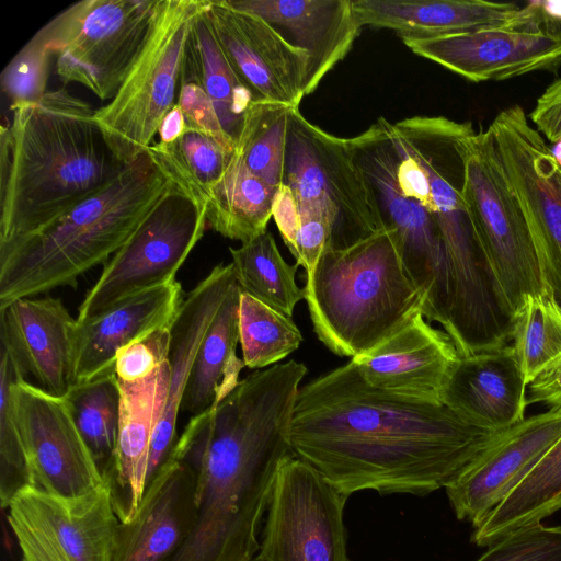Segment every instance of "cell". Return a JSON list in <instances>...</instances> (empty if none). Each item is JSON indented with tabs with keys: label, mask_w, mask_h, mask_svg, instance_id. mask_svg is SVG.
<instances>
[{
	"label": "cell",
	"mask_w": 561,
	"mask_h": 561,
	"mask_svg": "<svg viewBox=\"0 0 561 561\" xmlns=\"http://www.w3.org/2000/svg\"><path fill=\"white\" fill-rule=\"evenodd\" d=\"M497 433L442 401L375 388L350 360L299 389L290 443L347 497L364 490L423 496L460 478Z\"/></svg>",
	"instance_id": "cell-1"
},
{
	"label": "cell",
	"mask_w": 561,
	"mask_h": 561,
	"mask_svg": "<svg viewBox=\"0 0 561 561\" xmlns=\"http://www.w3.org/2000/svg\"><path fill=\"white\" fill-rule=\"evenodd\" d=\"M307 367L294 359L256 370L217 405L192 416L171 458L196 476L194 528L170 561H250L283 465Z\"/></svg>",
	"instance_id": "cell-2"
},
{
	"label": "cell",
	"mask_w": 561,
	"mask_h": 561,
	"mask_svg": "<svg viewBox=\"0 0 561 561\" xmlns=\"http://www.w3.org/2000/svg\"><path fill=\"white\" fill-rule=\"evenodd\" d=\"M0 131V244L47 225L125 169L94 119L67 89L10 107Z\"/></svg>",
	"instance_id": "cell-3"
},
{
	"label": "cell",
	"mask_w": 561,
	"mask_h": 561,
	"mask_svg": "<svg viewBox=\"0 0 561 561\" xmlns=\"http://www.w3.org/2000/svg\"><path fill=\"white\" fill-rule=\"evenodd\" d=\"M148 151L106 186L39 229L0 244V308L72 286L105 264L172 186Z\"/></svg>",
	"instance_id": "cell-4"
},
{
	"label": "cell",
	"mask_w": 561,
	"mask_h": 561,
	"mask_svg": "<svg viewBox=\"0 0 561 561\" xmlns=\"http://www.w3.org/2000/svg\"><path fill=\"white\" fill-rule=\"evenodd\" d=\"M304 289L318 339L341 357L373 350L423 313L424 297L405 270L398 234L386 227L324 251Z\"/></svg>",
	"instance_id": "cell-5"
},
{
	"label": "cell",
	"mask_w": 561,
	"mask_h": 561,
	"mask_svg": "<svg viewBox=\"0 0 561 561\" xmlns=\"http://www.w3.org/2000/svg\"><path fill=\"white\" fill-rule=\"evenodd\" d=\"M205 0H159L145 43L111 101L94 119L115 156L129 163L146 152L178 103L182 61Z\"/></svg>",
	"instance_id": "cell-6"
},
{
	"label": "cell",
	"mask_w": 561,
	"mask_h": 561,
	"mask_svg": "<svg viewBox=\"0 0 561 561\" xmlns=\"http://www.w3.org/2000/svg\"><path fill=\"white\" fill-rule=\"evenodd\" d=\"M461 149L463 197L499 298L512 316L524 296L546 289L530 230L490 127L463 138Z\"/></svg>",
	"instance_id": "cell-7"
},
{
	"label": "cell",
	"mask_w": 561,
	"mask_h": 561,
	"mask_svg": "<svg viewBox=\"0 0 561 561\" xmlns=\"http://www.w3.org/2000/svg\"><path fill=\"white\" fill-rule=\"evenodd\" d=\"M283 184L299 209L329 220L332 232L327 250L346 249L385 228L346 139L310 123L299 107L289 114Z\"/></svg>",
	"instance_id": "cell-8"
},
{
	"label": "cell",
	"mask_w": 561,
	"mask_h": 561,
	"mask_svg": "<svg viewBox=\"0 0 561 561\" xmlns=\"http://www.w3.org/2000/svg\"><path fill=\"white\" fill-rule=\"evenodd\" d=\"M159 0H82L39 31L64 83H79L111 101L135 62Z\"/></svg>",
	"instance_id": "cell-9"
},
{
	"label": "cell",
	"mask_w": 561,
	"mask_h": 561,
	"mask_svg": "<svg viewBox=\"0 0 561 561\" xmlns=\"http://www.w3.org/2000/svg\"><path fill=\"white\" fill-rule=\"evenodd\" d=\"M346 144L368 181L383 227L398 234L405 270L424 297V317L444 327L448 293L444 241L432 214L399 185L387 119L378 118L357 136L346 138Z\"/></svg>",
	"instance_id": "cell-10"
},
{
	"label": "cell",
	"mask_w": 561,
	"mask_h": 561,
	"mask_svg": "<svg viewBox=\"0 0 561 561\" xmlns=\"http://www.w3.org/2000/svg\"><path fill=\"white\" fill-rule=\"evenodd\" d=\"M206 226V207L173 183L127 242L104 264L78 309L77 321L176 280L178 271L204 236Z\"/></svg>",
	"instance_id": "cell-11"
},
{
	"label": "cell",
	"mask_w": 561,
	"mask_h": 561,
	"mask_svg": "<svg viewBox=\"0 0 561 561\" xmlns=\"http://www.w3.org/2000/svg\"><path fill=\"white\" fill-rule=\"evenodd\" d=\"M5 510L21 561L113 560L121 522L106 481L78 496L26 486Z\"/></svg>",
	"instance_id": "cell-12"
},
{
	"label": "cell",
	"mask_w": 561,
	"mask_h": 561,
	"mask_svg": "<svg viewBox=\"0 0 561 561\" xmlns=\"http://www.w3.org/2000/svg\"><path fill=\"white\" fill-rule=\"evenodd\" d=\"M416 55L473 82L506 80L561 64V30L541 1L503 25L434 36H400Z\"/></svg>",
	"instance_id": "cell-13"
},
{
	"label": "cell",
	"mask_w": 561,
	"mask_h": 561,
	"mask_svg": "<svg viewBox=\"0 0 561 561\" xmlns=\"http://www.w3.org/2000/svg\"><path fill=\"white\" fill-rule=\"evenodd\" d=\"M347 496L308 462L282 467L260 542L262 561H350L343 514Z\"/></svg>",
	"instance_id": "cell-14"
},
{
	"label": "cell",
	"mask_w": 561,
	"mask_h": 561,
	"mask_svg": "<svg viewBox=\"0 0 561 561\" xmlns=\"http://www.w3.org/2000/svg\"><path fill=\"white\" fill-rule=\"evenodd\" d=\"M13 394L30 458L32 486L78 496L105 482L64 397L53 396L26 379L14 383Z\"/></svg>",
	"instance_id": "cell-15"
},
{
	"label": "cell",
	"mask_w": 561,
	"mask_h": 561,
	"mask_svg": "<svg viewBox=\"0 0 561 561\" xmlns=\"http://www.w3.org/2000/svg\"><path fill=\"white\" fill-rule=\"evenodd\" d=\"M206 12L226 59L254 102L299 107L306 96L307 55L260 16L225 0H207Z\"/></svg>",
	"instance_id": "cell-16"
},
{
	"label": "cell",
	"mask_w": 561,
	"mask_h": 561,
	"mask_svg": "<svg viewBox=\"0 0 561 561\" xmlns=\"http://www.w3.org/2000/svg\"><path fill=\"white\" fill-rule=\"evenodd\" d=\"M561 437V413L545 411L497 433L468 470L445 490L460 520L478 528Z\"/></svg>",
	"instance_id": "cell-17"
},
{
	"label": "cell",
	"mask_w": 561,
	"mask_h": 561,
	"mask_svg": "<svg viewBox=\"0 0 561 561\" xmlns=\"http://www.w3.org/2000/svg\"><path fill=\"white\" fill-rule=\"evenodd\" d=\"M77 320L50 296L19 298L0 308V340L26 376L56 397L75 385Z\"/></svg>",
	"instance_id": "cell-18"
},
{
	"label": "cell",
	"mask_w": 561,
	"mask_h": 561,
	"mask_svg": "<svg viewBox=\"0 0 561 561\" xmlns=\"http://www.w3.org/2000/svg\"><path fill=\"white\" fill-rule=\"evenodd\" d=\"M458 358L448 334L432 327L419 312L391 336L351 362L375 388L440 401L443 387Z\"/></svg>",
	"instance_id": "cell-19"
},
{
	"label": "cell",
	"mask_w": 561,
	"mask_h": 561,
	"mask_svg": "<svg viewBox=\"0 0 561 561\" xmlns=\"http://www.w3.org/2000/svg\"><path fill=\"white\" fill-rule=\"evenodd\" d=\"M197 516L196 476L171 458L146 488L128 523H119L112 561H170L190 537Z\"/></svg>",
	"instance_id": "cell-20"
},
{
	"label": "cell",
	"mask_w": 561,
	"mask_h": 561,
	"mask_svg": "<svg viewBox=\"0 0 561 561\" xmlns=\"http://www.w3.org/2000/svg\"><path fill=\"white\" fill-rule=\"evenodd\" d=\"M225 1L233 9L260 16L289 45L307 55L306 95L346 56L362 30L353 0Z\"/></svg>",
	"instance_id": "cell-21"
},
{
	"label": "cell",
	"mask_w": 561,
	"mask_h": 561,
	"mask_svg": "<svg viewBox=\"0 0 561 561\" xmlns=\"http://www.w3.org/2000/svg\"><path fill=\"white\" fill-rule=\"evenodd\" d=\"M234 283L232 264H219L183 298L171 328L167 401L151 442L147 486L172 457L179 438L178 416L196 353Z\"/></svg>",
	"instance_id": "cell-22"
},
{
	"label": "cell",
	"mask_w": 561,
	"mask_h": 561,
	"mask_svg": "<svg viewBox=\"0 0 561 561\" xmlns=\"http://www.w3.org/2000/svg\"><path fill=\"white\" fill-rule=\"evenodd\" d=\"M183 298L181 284L174 280L118 301L88 320L77 321L75 383L113 370L123 348L172 325Z\"/></svg>",
	"instance_id": "cell-23"
},
{
	"label": "cell",
	"mask_w": 561,
	"mask_h": 561,
	"mask_svg": "<svg viewBox=\"0 0 561 561\" xmlns=\"http://www.w3.org/2000/svg\"><path fill=\"white\" fill-rule=\"evenodd\" d=\"M527 387L506 345L459 356L443 387L440 401L470 423L501 432L525 420Z\"/></svg>",
	"instance_id": "cell-24"
},
{
	"label": "cell",
	"mask_w": 561,
	"mask_h": 561,
	"mask_svg": "<svg viewBox=\"0 0 561 561\" xmlns=\"http://www.w3.org/2000/svg\"><path fill=\"white\" fill-rule=\"evenodd\" d=\"M169 362L145 379L119 382V425L115 463L105 480L121 523L136 515L147 486L152 437L168 393Z\"/></svg>",
	"instance_id": "cell-25"
},
{
	"label": "cell",
	"mask_w": 561,
	"mask_h": 561,
	"mask_svg": "<svg viewBox=\"0 0 561 561\" xmlns=\"http://www.w3.org/2000/svg\"><path fill=\"white\" fill-rule=\"evenodd\" d=\"M505 174L528 224L545 288L561 306V169L539 147L511 160Z\"/></svg>",
	"instance_id": "cell-26"
},
{
	"label": "cell",
	"mask_w": 561,
	"mask_h": 561,
	"mask_svg": "<svg viewBox=\"0 0 561 561\" xmlns=\"http://www.w3.org/2000/svg\"><path fill=\"white\" fill-rule=\"evenodd\" d=\"M358 24L400 36H434L506 24L525 7L482 0H353Z\"/></svg>",
	"instance_id": "cell-27"
},
{
	"label": "cell",
	"mask_w": 561,
	"mask_h": 561,
	"mask_svg": "<svg viewBox=\"0 0 561 561\" xmlns=\"http://www.w3.org/2000/svg\"><path fill=\"white\" fill-rule=\"evenodd\" d=\"M240 288L231 286L196 353L181 410L192 416L217 405L239 383L244 363L236 355L239 342Z\"/></svg>",
	"instance_id": "cell-28"
},
{
	"label": "cell",
	"mask_w": 561,
	"mask_h": 561,
	"mask_svg": "<svg viewBox=\"0 0 561 561\" xmlns=\"http://www.w3.org/2000/svg\"><path fill=\"white\" fill-rule=\"evenodd\" d=\"M207 0L195 16L184 48L181 82H194L209 98L225 134L237 145L251 92L226 59L209 23Z\"/></svg>",
	"instance_id": "cell-29"
},
{
	"label": "cell",
	"mask_w": 561,
	"mask_h": 561,
	"mask_svg": "<svg viewBox=\"0 0 561 561\" xmlns=\"http://www.w3.org/2000/svg\"><path fill=\"white\" fill-rule=\"evenodd\" d=\"M276 192L236 151L206 203L207 224L225 238L248 242L267 230Z\"/></svg>",
	"instance_id": "cell-30"
},
{
	"label": "cell",
	"mask_w": 561,
	"mask_h": 561,
	"mask_svg": "<svg viewBox=\"0 0 561 561\" xmlns=\"http://www.w3.org/2000/svg\"><path fill=\"white\" fill-rule=\"evenodd\" d=\"M560 510L561 437L523 482L474 528L471 540L477 546H491L514 530L540 524Z\"/></svg>",
	"instance_id": "cell-31"
},
{
	"label": "cell",
	"mask_w": 561,
	"mask_h": 561,
	"mask_svg": "<svg viewBox=\"0 0 561 561\" xmlns=\"http://www.w3.org/2000/svg\"><path fill=\"white\" fill-rule=\"evenodd\" d=\"M236 150L187 126L174 141H153L147 151L173 183L206 207L211 190L226 172Z\"/></svg>",
	"instance_id": "cell-32"
},
{
	"label": "cell",
	"mask_w": 561,
	"mask_h": 561,
	"mask_svg": "<svg viewBox=\"0 0 561 561\" xmlns=\"http://www.w3.org/2000/svg\"><path fill=\"white\" fill-rule=\"evenodd\" d=\"M229 250L240 290L293 318L296 305L305 299V289L296 282L298 265L284 260L273 234L266 230Z\"/></svg>",
	"instance_id": "cell-33"
},
{
	"label": "cell",
	"mask_w": 561,
	"mask_h": 561,
	"mask_svg": "<svg viewBox=\"0 0 561 561\" xmlns=\"http://www.w3.org/2000/svg\"><path fill=\"white\" fill-rule=\"evenodd\" d=\"M77 428L107 480L115 463L119 425V382L115 370L75 383L64 396Z\"/></svg>",
	"instance_id": "cell-34"
},
{
	"label": "cell",
	"mask_w": 561,
	"mask_h": 561,
	"mask_svg": "<svg viewBox=\"0 0 561 561\" xmlns=\"http://www.w3.org/2000/svg\"><path fill=\"white\" fill-rule=\"evenodd\" d=\"M508 345L527 385L561 360V306L549 290L523 297Z\"/></svg>",
	"instance_id": "cell-35"
},
{
	"label": "cell",
	"mask_w": 561,
	"mask_h": 561,
	"mask_svg": "<svg viewBox=\"0 0 561 561\" xmlns=\"http://www.w3.org/2000/svg\"><path fill=\"white\" fill-rule=\"evenodd\" d=\"M294 106L252 102L245 113L237 153L245 167L270 185L283 184L287 127Z\"/></svg>",
	"instance_id": "cell-36"
},
{
	"label": "cell",
	"mask_w": 561,
	"mask_h": 561,
	"mask_svg": "<svg viewBox=\"0 0 561 561\" xmlns=\"http://www.w3.org/2000/svg\"><path fill=\"white\" fill-rule=\"evenodd\" d=\"M0 356V501L5 510L21 490L33 485V476L13 394L14 383L26 375L2 341Z\"/></svg>",
	"instance_id": "cell-37"
},
{
	"label": "cell",
	"mask_w": 561,
	"mask_h": 561,
	"mask_svg": "<svg viewBox=\"0 0 561 561\" xmlns=\"http://www.w3.org/2000/svg\"><path fill=\"white\" fill-rule=\"evenodd\" d=\"M302 340L291 317L240 293L239 342L245 367L260 369L278 364L296 351Z\"/></svg>",
	"instance_id": "cell-38"
},
{
	"label": "cell",
	"mask_w": 561,
	"mask_h": 561,
	"mask_svg": "<svg viewBox=\"0 0 561 561\" xmlns=\"http://www.w3.org/2000/svg\"><path fill=\"white\" fill-rule=\"evenodd\" d=\"M53 53L38 30L3 69L2 92L11 101L10 107L39 102L47 90L49 62Z\"/></svg>",
	"instance_id": "cell-39"
},
{
	"label": "cell",
	"mask_w": 561,
	"mask_h": 561,
	"mask_svg": "<svg viewBox=\"0 0 561 561\" xmlns=\"http://www.w3.org/2000/svg\"><path fill=\"white\" fill-rule=\"evenodd\" d=\"M477 561H561V527L540 523L514 530Z\"/></svg>",
	"instance_id": "cell-40"
},
{
	"label": "cell",
	"mask_w": 561,
	"mask_h": 561,
	"mask_svg": "<svg viewBox=\"0 0 561 561\" xmlns=\"http://www.w3.org/2000/svg\"><path fill=\"white\" fill-rule=\"evenodd\" d=\"M172 325L161 328L123 348L116 356L114 370L122 382L147 378L169 362Z\"/></svg>",
	"instance_id": "cell-41"
},
{
	"label": "cell",
	"mask_w": 561,
	"mask_h": 561,
	"mask_svg": "<svg viewBox=\"0 0 561 561\" xmlns=\"http://www.w3.org/2000/svg\"><path fill=\"white\" fill-rule=\"evenodd\" d=\"M176 104L181 107L188 127L215 138L227 147L237 148L225 134L209 98L199 85L188 81L181 82Z\"/></svg>",
	"instance_id": "cell-42"
},
{
	"label": "cell",
	"mask_w": 561,
	"mask_h": 561,
	"mask_svg": "<svg viewBox=\"0 0 561 561\" xmlns=\"http://www.w3.org/2000/svg\"><path fill=\"white\" fill-rule=\"evenodd\" d=\"M529 117L547 140L552 144L561 140V78L546 88Z\"/></svg>",
	"instance_id": "cell-43"
},
{
	"label": "cell",
	"mask_w": 561,
	"mask_h": 561,
	"mask_svg": "<svg viewBox=\"0 0 561 561\" xmlns=\"http://www.w3.org/2000/svg\"><path fill=\"white\" fill-rule=\"evenodd\" d=\"M527 404H541L546 411L561 413V360L528 385Z\"/></svg>",
	"instance_id": "cell-44"
},
{
	"label": "cell",
	"mask_w": 561,
	"mask_h": 561,
	"mask_svg": "<svg viewBox=\"0 0 561 561\" xmlns=\"http://www.w3.org/2000/svg\"><path fill=\"white\" fill-rule=\"evenodd\" d=\"M273 217L286 247L291 251L299 228V213L294 194L285 184L277 188L273 204Z\"/></svg>",
	"instance_id": "cell-45"
},
{
	"label": "cell",
	"mask_w": 561,
	"mask_h": 561,
	"mask_svg": "<svg viewBox=\"0 0 561 561\" xmlns=\"http://www.w3.org/2000/svg\"><path fill=\"white\" fill-rule=\"evenodd\" d=\"M186 121L181 107L175 104L163 117L159 129V142L170 144L178 139L186 129Z\"/></svg>",
	"instance_id": "cell-46"
},
{
	"label": "cell",
	"mask_w": 561,
	"mask_h": 561,
	"mask_svg": "<svg viewBox=\"0 0 561 561\" xmlns=\"http://www.w3.org/2000/svg\"><path fill=\"white\" fill-rule=\"evenodd\" d=\"M541 9L545 15L552 22H561V1H541Z\"/></svg>",
	"instance_id": "cell-47"
},
{
	"label": "cell",
	"mask_w": 561,
	"mask_h": 561,
	"mask_svg": "<svg viewBox=\"0 0 561 561\" xmlns=\"http://www.w3.org/2000/svg\"><path fill=\"white\" fill-rule=\"evenodd\" d=\"M550 152H551L552 157L554 158L557 164L561 169V140L552 144V146L550 147Z\"/></svg>",
	"instance_id": "cell-48"
},
{
	"label": "cell",
	"mask_w": 561,
	"mask_h": 561,
	"mask_svg": "<svg viewBox=\"0 0 561 561\" xmlns=\"http://www.w3.org/2000/svg\"><path fill=\"white\" fill-rule=\"evenodd\" d=\"M250 561H262V560H261L260 558L255 557V558H253V559H252V560H250Z\"/></svg>",
	"instance_id": "cell-49"
}]
</instances>
